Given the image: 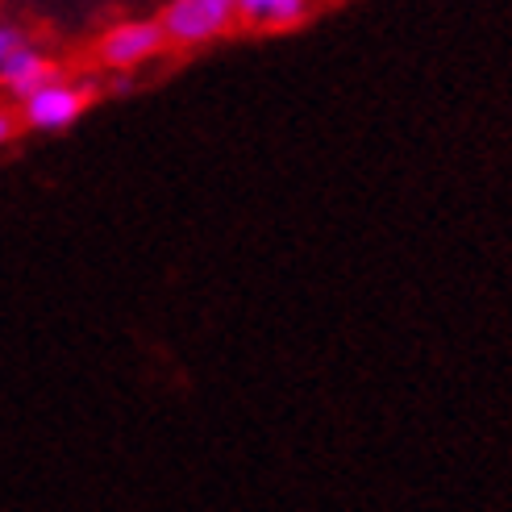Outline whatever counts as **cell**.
Listing matches in <instances>:
<instances>
[{
    "label": "cell",
    "mask_w": 512,
    "mask_h": 512,
    "mask_svg": "<svg viewBox=\"0 0 512 512\" xmlns=\"http://www.w3.org/2000/svg\"><path fill=\"white\" fill-rule=\"evenodd\" d=\"M238 21V0H171L163 9V38L167 46H204L221 38Z\"/></svg>",
    "instance_id": "obj_1"
},
{
    "label": "cell",
    "mask_w": 512,
    "mask_h": 512,
    "mask_svg": "<svg viewBox=\"0 0 512 512\" xmlns=\"http://www.w3.org/2000/svg\"><path fill=\"white\" fill-rule=\"evenodd\" d=\"M163 46H167V38H163L159 21H121L100 38V63H109L117 71H130V67L150 63Z\"/></svg>",
    "instance_id": "obj_2"
},
{
    "label": "cell",
    "mask_w": 512,
    "mask_h": 512,
    "mask_svg": "<svg viewBox=\"0 0 512 512\" xmlns=\"http://www.w3.org/2000/svg\"><path fill=\"white\" fill-rule=\"evenodd\" d=\"M21 109H25V125H30V130L55 134V130H67V125L80 121V113L88 109V88H71L63 80H55V84L38 88Z\"/></svg>",
    "instance_id": "obj_3"
},
{
    "label": "cell",
    "mask_w": 512,
    "mask_h": 512,
    "mask_svg": "<svg viewBox=\"0 0 512 512\" xmlns=\"http://www.w3.org/2000/svg\"><path fill=\"white\" fill-rule=\"evenodd\" d=\"M59 80V67L50 63L42 50H34V46H17L13 50V59L0 67V84H5L21 105L30 100L38 88H46V84H55Z\"/></svg>",
    "instance_id": "obj_4"
},
{
    "label": "cell",
    "mask_w": 512,
    "mask_h": 512,
    "mask_svg": "<svg viewBox=\"0 0 512 512\" xmlns=\"http://www.w3.org/2000/svg\"><path fill=\"white\" fill-rule=\"evenodd\" d=\"M309 0H238V17L254 30H288V25L304 21Z\"/></svg>",
    "instance_id": "obj_5"
},
{
    "label": "cell",
    "mask_w": 512,
    "mask_h": 512,
    "mask_svg": "<svg viewBox=\"0 0 512 512\" xmlns=\"http://www.w3.org/2000/svg\"><path fill=\"white\" fill-rule=\"evenodd\" d=\"M17 46H25L21 30H13V25H0V67L13 59V50H17Z\"/></svg>",
    "instance_id": "obj_6"
},
{
    "label": "cell",
    "mask_w": 512,
    "mask_h": 512,
    "mask_svg": "<svg viewBox=\"0 0 512 512\" xmlns=\"http://www.w3.org/2000/svg\"><path fill=\"white\" fill-rule=\"evenodd\" d=\"M13 134H17V121H13V113H9V109H0V146H5Z\"/></svg>",
    "instance_id": "obj_7"
}]
</instances>
